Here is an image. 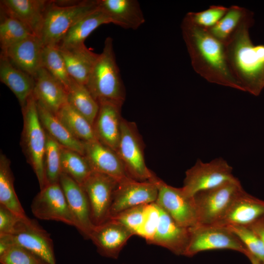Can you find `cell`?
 <instances>
[{"label":"cell","mask_w":264,"mask_h":264,"mask_svg":"<svg viewBox=\"0 0 264 264\" xmlns=\"http://www.w3.org/2000/svg\"><path fill=\"white\" fill-rule=\"evenodd\" d=\"M254 14L247 9L238 27L222 44L228 66L242 89L259 96L264 89V44L254 45L249 29Z\"/></svg>","instance_id":"1"},{"label":"cell","mask_w":264,"mask_h":264,"mask_svg":"<svg viewBox=\"0 0 264 264\" xmlns=\"http://www.w3.org/2000/svg\"><path fill=\"white\" fill-rule=\"evenodd\" d=\"M181 29L194 70L210 83L242 91L228 66L222 44L186 16Z\"/></svg>","instance_id":"2"},{"label":"cell","mask_w":264,"mask_h":264,"mask_svg":"<svg viewBox=\"0 0 264 264\" xmlns=\"http://www.w3.org/2000/svg\"><path fill=\"white\" fill-rule=\"evenodd\" d=\"M86 86L98 104L104 102L124 104L125 88L116 62L112 38H106L102 51L98 55Z\"/></svg>","instance_id":"3"},{"label":"cell","mask_w":264,"mask_h":264,"mask_svg":"<svg viewBox=\"0 0 264 264\" xmlns=\"http://www.w3.org/2000/svg\"><path fill=\"white\" fill-rule=\"evenodd\" d=\"M97 7V0H83L69 4L49 1L39 36L44 46L58 45L74 24Z\"/></svg>","instance_id":"4"},{"label":"cell","mask_w":264,"mask_h":264,"mask_svg":"<svg viewBox=\"0 0 264 264\" xmlns=\"http://www.w3.org/2000/svg\"><path fill=\"white\" fill-rule=\"evenodd\" d=\"M22 110L23 120L22 147L42 189L46 185L44 155L46 136L39 119L37 102L33 94L22 107Z\"/></svg>","instance_id":"5"},{"label":"cell","mask_w":264,"mask_h":264,"mask_svg":"<svg viewBox=\"0 0 264 264\" xmlns=\"http://www.w3.org/2000/svg\"><path fill=\"white\" fill-rule=\"evenodd\" d=\"M243 190L238 181L196 193L194 198L198 224H216L220 222L235 199Z\"/></svg>","instance_id":"6"},{"label":"cell","mask_w":264,"mask_h":264,"mask_svg":"<svg viewBox=\"0 0 264 264\" xmlns=\"http://www.w3.org/2000/svg\"><path fill=\"white\" fill-rule=\"evenodd\" d=\"M116 153L129 177L139 181H146L151 180L155 176L146 164L143 143L136 124L123 118Z\"/></svg>","instance_id":"7"},{"label":"cell","mask_w":264,"mask_h":264,"mask_svg":"<svg viewBox=\"0 0 264 264\" xmlns=\"http://www.w3.org/2000/svg\"><path fill=\"white\" fill-rule=\"evenodd\" d=\"M189 242L183 256L193 257L199 252L229 249L245 254L247 249L226 226L218 224H198L190 228Z\"/></svg>","instance_id":"8"},{"label":"cell","mask_w":264,"mask_h":264,"mask_svg":"<svg viewBox=\"0 0 264 264\" xmlns=\"http://www.w3.org/2000/svg\"><path fill=\"white\" fill-rule=\"evenodd\" d=\"M232 167L222 158L209 162L198 159L195 165L185 172L182 187L189 196L230 182L239 181L232 173Z\"/></svg>","instance_id":"9"},{"label":"cell","mask_w":264,"mask_h":264,"mask_svg":"<svg viewBox=\"0 0 264 264\" xmlns=\"http://www.w3.org/2000/svg\"><path fill=\"white\" fill-rule=\"evenodd\" d=\"M158 187L155 203L167 212L179 225L191 228L198 224L194 197L187 195L182 187L168 185L156 176Z\"/></svg>","instance_id":"10"},{"label":"cell","mask_w":264,"mask_h":264,"mask_svg":"<svg viewBox=\"0 0 264 264\" xmlns=\"http://www.w3.org/2000/svg\"><path fill=\"white\" fill-rule=\"evenodd\" d=\"M155 177L146 181L128 177L119 182L114 192L109 219L129 208L155 202L158 196Z\"/></svg>","instance_id":"11"},{"label":"cell","mask_w":264,"mask_h":264,"mask_svg":"<svg viewBox=\"0 0 264 264\" xmlns=\"http://www.w3.org/2000/svg\"><path fill=\"white\" fill-rule=\"evenodd\" d=\"M31 209L39 219L61 221L76 227L59 182L47 184L41 189L32 201Z\"/></svg>","instance_id":"12"},{"label":"cell","mask_w":264,"mask_h":264,"mask_svg":"<svg viewBox=\"0 0 264 264\" xmlns=\"http://www.w3.org/2000/svg\"><path fill=\"white\" fill-rule=\"evenodd\" d=\"M118 183L110 176L92 172L82 185L88 198L91 218L95 226L109 219L114 192Z\"/></svg>","instance_id":"13"},{"label":"cell","mask_w":264,"mask_h":264,"mask_svg":"<svg viewBox=\"0 0 264 264\" xmlns=\"http://www.w3.org/2000/svg\"><path fill=\"white\" fill-rule=\"evenodd\" d=\"M15 243L35 254L48 264H56L53 241L35 220L21 218L11 234Z\"/></svg>","instance_id":"14"},{"label":"cell","mask_w":264,"mask_h":264,"mask_svg":"<svg viewBox=\"0 0 264 264\" xmlns=\"http://www.w3.org/2000/svg\"><path fill=\"white\" fill-rule=\"evenodd\" d=\"M59 183L75 221L76 228L84 237L90 239L95 225L91 220L88 198L83 187L63 173L60 175Z\"/></svg>","instance_id":"15"},{"label":"cell","mask_w":264,"mask_h":264,"mask_svg":"<svg viewBox=\"0 0 264 264\" xmlns=\"http://www.w3.org/2000/svg\"><path fill=\"white\" fill-rule=\"evenodd\" d=\"M133 234L125 226L113 219L95 226L90 240L100 255L117 259Z\"/></svg>","instance_id":"16"},{"label":"cell","mask_w":264,"mask_h":264,"mask_svg":"<svg viewBox=\"0 0 264 264\" xmlns=\"http://www.w3.org/2000/svg\"><path fill=\"white\" fill-rule=\"evenodd\" d=\"M83 142L84 155L92 172L110 176L118 182L129 177L115 151L98 140Z\"/></svg>","instance_id":"17"},{"label":"cell","mask_w":264,"mask_h":264,"mask_svg":"<svg viewBox=\"0 0 264 264\" xmlns=\"http://www.w3.org/2000/svg\"><path fill=\"white\" fill-rule=\"evenodd\" d=\"M99 105V111L93 125L95 135L100 142L116 152L121 134L122 105L110 102Z\"/></svg>","instance_id":"18"},{"label":"cell","mask_w":264,"mask_h":264,"mask_svg":"<svg viewBox=\"0 0 264 264\" xmlns=\"http://www.w3.org/2000/svg\"><path fill=\"white\" fill-rule=\"evenodd\" d=\"M44 47L40 38L32 35L1 52L6 55L14 66L34 78L42 67Z\"/></svg>","instance_id":"19"},{"label":"cell","mask_w":264,"mask_h":264,"mask_svg":"<svg viewBox=\"0 0 264 264\" xmlns=\"http://www.w3.org/2000/svg\"><path fill=\"white\" fill-rule=\"evenodd\" d=\"M159 208V224L149 244L163 247L176 255L183 256L190 239V228L179 225L167 212Z\"/></svg>","instance_id":"20"},{"label":"cell","mask_w":264,"mask_h":264,"mask_svg":"<svg viewBox=\"0 0 264 264\" xmlns=\"http://www.w3.org/2000/svg\"><path fill=\"white\" fill-rule=\"evenodd\" d=\"M44 0H1V12L24 23L38 37L49 3Z\"/></svg>","instance_id":"21"},{"label":"cell","mask_w":264,"mask_h":264,"mask_svg":"<svg viewBox=\"0 0 264 264\" xmlns=\"http://www.w3.org/2000/svg\"><path fill=\"white\" fill-rule=\"evenodd\" d=\"M97 5L111 23L123 28L136 30L145 22L139 2L136 0H98Z\"/></svg>","instance_id":"22"},{"label":"cell","mask_w":264,"mask_h":264,"mask_svg":"<svg viewBox=\"0 0 264 264\" xmlns=\"http://www.w3.org/2000/svg\"><path fill=\"white\" fill-rule=\"evenodd\" d=\"M264 216V200L243 190L235 199L221 220L222 226H249Z\"/></svg>","instance_id":"23"},{"label":"cell","mask_w":264,"mask_h":264,"mask_svg":"<svg viewBox=\"0 0 264 264\" xmlns=\"http://www.w3.org/2000/svg\"><path fill=\"white\" fill-rule=\"evenodd\" d=\"M34 79L33 95L36 101L56 115L67 103L66 90L43 67L39 70Z\"/></svg>","instance_id":"24"},{"label":"cell","mask_w":264,"mask_h":264,"mask_svg":"<svg viewBox=\"0 0 264 264\" xmlns=\"http://www.w3.org/2000/svg\"><path fill=\"white\" fill-rule=\"evenodd\" d=\"M0 81L14 94L22 107L33 94L35 81L33 77L14 66L6 55H0Z\"/></svg>","instance_id":"25"},{"label":"cell","mask_w":264,"mask_h":264,"mask_svg":"<svg viewBox=\"0 0 264 264\" xmlns=\"http://www.w3.org/2000/svg\"><path fill=\"white\" fill-rule=\"evenodd\" d=\"M58 47L70 77L86 86L99 54L91 51L85 44L71 47L58 46Z\"/></svg>","instance_id":"26"},{"label":"cell","mask_w":264,"mask_h":264,"mask_svg":"<svg viewBox=\"0 0 264 264\" xmlns=\"http://www.w3.org/2000/svg\"><path fill=\"white\" fill-rule=\"evenodd\" d=\"M37 107L40 121L45 132L61 146L84 155V142L75 137L55 114L38 102Z\"/></svg>","instance_id":"27"},{"label":"cell","mask_w":264,"mask_h":264,"mask_svg":"<svg viewBox=\"0 0 264 264\" xmlns=\"http://www.w3.org/2000/svg\"><path fill=\"white\" fill-rule=\"evenodd\" d=\"M111 23L108 16L98 7L74 24L57 46L71 47L85 44V40L101 25Z\"/></svg>","instance_id":"28"},{"label":"cell","mask_w":264,"mask_h":264,"mask_svg":"<svg viewBox=\"0 0 264 264\" xmlns=\"http://www.w3.org/2000/svg\"><path fill=\"white\" fill-rule=\"evenodd\" d=\"M0 204L21 218L27 217L15 191L10 160L1 153L0 155Z\"/></svg>","instance_id":"29"},{"label":"cell","mask_w":264,"mask_h":264,"mask_svg":"<svg viewBox=\"0 0 264 264\" xmlns=\"http://www.w3.org/2000/svg\"><path fill=\"white\" fill-rule=\"evenodd\" d=\"M56 115L77 139L83 142L98 140L93 125L67 103L60 109Z\"/></svg>","instance_id":"30"},{"label":"cell","mask_w":264,"mask_h":264,"mask_svg":"<svg viewBox=\"0 0 264 264\" xmlns=\"http://www.w3.org/2000/svg\"><path fill=\"white\" fill-rule=\"evenodd\" d=\"M67 103L93 125L99 105L85 85L72 79L67 91Z\"/></svg>","instance_id":"31"},{"label":"cell","mask_w":264,"mask_h":264,"mask_svg":"<svg viewBox=\"0 0 264 264\" xmlns=\"http://www.w3.org/2000/svg\"><path fill=\"white\" fill-rule=\"evenodd\" d=\"M61 164L62 173L67 175L81 186L92 172L84 155L62 146Z\"/></svg>","instance_id":"32"},{"label":"cell","mask_w":264,"mask_h":264,"mask_svg":"<svg viewBox=\"0 0 264 264\" xmlns=\"http://www.w3.org/2000/svg\"><path fill=\"white\" fill-rule=\"evenodd\" d=\"M1 15L0 46L1 52H5L12 45L30 36L35 35L24 23L17 19L2 13Z\"/></svg>","instance_id":"33"},{"label":"cell","mask_w":264,"mask_h":264,"mask_svg":"<svg viewBox=\"0 0 264 264\" xmlns=\"http://www.w3.org/2000/svg\"><path fill=\"white\" fill-rule=\"evenodd\" d=\"M42 67L46 69L67 92L72 78L68 73L64 60L57 45H47L44 47Z\"/></svg>","instance_id":"34"},{"label":"cell","mask_w":264,"mask_h":264,"mask_svg":"<svg viewBox=\"0 0 264 264\" xmlns=\"http://www.w3.org/2000/svg\"><path fill=\"white\" fill-rule=\"evenodd\" d=\"M247 10L244 7L232 5L215 25L206 29L213 37L223 44L238 27Z\"/></svg>","instance_id":"35"},{"label":"cell","mask_w":264,"mask_h":264,"mask_svg":"<svg viewBox=\"0 0 264 264\" xmlns=\"http://www.w3.org/2000/svg\"><path fill=\"white\" fill-rule=\"evenodd\" d=\"M45 132L46 141L44 155V170L46 185L59 182L62 170L61 146Z\"/></svg>","instance_id":"36"},{"label":"cell","mask_w":264,"mask_h":264,"mask_svg":"<svg viewBox=\"0 0 264 264\" xmlns=\"http://www.w3.org/2000/svg\"><path fill=\"white\" fill-rule=\"evenodd\" d=\"M226 227L238 237L250 253L264 264V244L254 231L248 226L229 225Z\"/></svg>","instance_id":"37"},{"label":"cell","mask_w":264,"mask_h":264,"mask_svg":"<svg viewBox=\"0 0 264 264\" xmlns=\"http://www.w3.org/2000/svg\"><path fill=\"white\" fill-rule=\"evenodd\" d=\"M0 264H48L28 249L14 244L0 256Z\"/></svg>","instance_id":"38"},{"label":"cell","mask_w":264,"mask_h":264,"mask_svg":"<svg viewBox=\"0 0 264 264\" xmlns=\"http://www.w3.org/2000/svg\"><path fill=\"white\" fill-rule=\"evenodd\" d=\"M228 8L222 5H211L204 11L190 12L186 16L196 25L207 29L215 25L225 14Z\"/></svg>","instance_id":"39"},{"label":"cell","mask_w":264,"mask_h":264,"mask_svg":"<svg viewBox=\"0 0 264 264\" xmlns=\"http://www.w3.org/2000/svg\"><path fill=\"white\" fill-rule=\"evenodd\" d=\"M146 205L129 208L109 219L119 222L127 227L134 235L139 236L144 221Z\"/></svg>","instance_id":"40"},{"label":"cell","mask_w":264,"mask_h":264,"mask_svg":"<svg viewBox=\"0 0 264 264\" xmlns=\"http://www.w3.org/2000/svg\"><path fill=\"white\" fill-rule=\"evenodd\" d=\"M160 216V208L155 202L146 205L144 221L138 236L144 239L149 244L155 233Z\"/></svg>","instance_id":"41"},{"label":"cell","mask_w":264,"mask_h":264,"mask_svg":"<svg viewBox=\"0 0 264 264\" xmlns=\"http://www.w3.org/2000/svg\"><path fill=\"white\" fill-rule=\"evenodd\" d=\"M21 218L0 204V235L11 234Z\"/></svg>","instance_id":"42"},{"label":"cell","mask_w":264,"mask_h":264,"mask_svg":"<svg viewBox=\"0 0 264 264\" xmlns=\"http://www.w3.org/2000/svg\"><path fill=\"white\" fill-rule=\"evenodd\" d=\"M15 244L11 234L0 235V256Z\"/></svg>","instance_id":"43"},{"label":"cell","mask_w":264,"mask_h":264,"mask_svg":"<svg viewBox=\"0 0 264 264\" xmlns=\"http://www.w3.org/2000/svg\"><path fill=\"white\" fill-rule=\"evenodd\" d=\"M248 226L259 236L264 244V216Z\"/></svg>","instance_id":"44"},{"label":"cell","mask_w":264,"mask_h":264,"mask_svg":"<svg viewBox=\"0 0 264 264\" xmlns=\"http://www.w3.org/2000/svg\"><path fill=\"white\" fill-rule=\"evenodd\" d=\"M244 255L247 257L251 264H263L258 258L255 257L248 250L246 252Z\"/></svg>","instance_id":"45"},{"label":"cell","mask_w":264,"mask_h":264,"mask_svg":"<svg viewBox=\"0 0 264 264\" xmlns=\"http://www.w3.org/2000/svg\"></svg>","instance_id":"46"}]
</instances>
